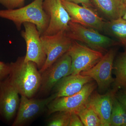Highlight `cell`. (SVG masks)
<instances>
[{"instance_id":"obj_1","label":"cell","mask_w":126,"mask_h":126,"mask_svg":"<svg viewBox=\"0 0 126 126\" xmlns=\"http://www.w3.org/2000/svg\"><path fill=\"white\" fill-rule=\"evenodd\" d=\"M8 79L20 95L34 97L38 92L41 75L37 65L31 61H25L24 56L19 57L10 63Z\"/></svg>"},{"instance_id":"obj_2","label":"cell","mask_w":126,"mask_h":126,"mask_svg":"<svg viewBox=\"0 0 126 126\" xmlns=\"http://www.w3.org/2000/svg\"><path fill=\"white\" fill-rule=\"evenodd\" d=\"M43 0H34L29 4L17 9L0 10V18L11 21L18 30L24 23L33 24L42 35L48 28L50 20L43 9Z\"/></svg>"},{"instance_id":"obj_3","label":"cell","mask_w":126,"mask_h":126,"mask_svg":"<svg viewBox=\"0 0 126 126\" xmlns=\"http://www.w3.org/2000/svg\"><path fill=\"white\" fill-rule=\"evenodd\" d=\"M98 31L70 21L65 32L72 40L82 43L102 52L107 51L108 49L119 44L116 41L102 34Z\"/></svg>"},{"instance_id":"obj_4","label":"cell","mask_w":126,"mask_h":126,"mask_svg":"<svg viewBox=\"0 0 126 126\" xmlns=\"http://www.w3.org/2000/svg\"><path fill=\"white\" fill-rule=\"evenodd\" d=\"M96 87L94 83L90 82L85 84L79 92L75 94L54 99L47 106V114L50 115L54 113L61 111L76 113L86 105L89 98Z\"/></svg>"},{"instance_id":"obj_5","label":"cell","mask_w":126,"mask_h":126,"mask_svg":"<svg viewBox=\"0 0 126 126\" xmlns=\"http://www.w3.org/2000/svg\"><path fill=\"white\" fill-rule=\"evenodd\" d=\"M67 53L72 59V75L79 74L90 69L103 56L102 52L73 40Z\"/></svg>"},{"instance_id":"obj_6","label":"cell","mask_w":126,"mask_h":126,"mask_svg":"<svg viewBox=\"0 0 126 126\" xmlns=\"http://www.w3.org/2000/svg\"><path fill=\"white\" fill-rule=\"evenodd\" d=\"M56 97L52 94L43 98H29L21 95L20 103L12 126H23L30 123L47 110V106Z\"/></svg>"},{"instance_id":"obj_7","label":"cell","mask_w":126,"mask_h":126,"mask_svg":"<svg viewBox=\"0 0 126 126\" xmlns=\"http://www.w3.org/2000/svg\"><path fill=\"white\" fill-rule=\"evenodd\" d=\"M71 64V57L67 52L41 73V83L38 95L47 96L60 80L70 75Z\"/></svg>"},{"instance_id":"obj_8","label":"cell","mask_w":126,"mask_h":126,"mask_svg":"<svg viewBox=\"0 0 126 126\" xmlns=\"http://www.w3.org/2000/svg\"><path fill=\"white\" fill-rule=\"evenodd\" d=\"M24 30L21 35L24 39L26 46V53L24 56L25 61L35 63L39 70L44 66L46 59L41 35L36 25L30 23L23 24Z\"/></svg>"},{"instance_id":"obj_9","label":"cell","mask_w":126,"mask_h":126,"mask_svg":"<svg viewBox=\"0 0 126 126\" xmlns=\"http://www.w3.org/2000/svg\"><path fill=\"white\" fill-rule=\"evenodd\" d=\"M41 38L46 55L45 63L39 70L41 73L68 52L73 40L67 36L65 31L53 35H41Z\"/></svg>"},{"instance_id":"obj_10","label":"cell","mask_w":126,"mask_h":126,"mask_svg":"<svg viewBox=\"0 0 126 126\" xmlns=\"http://www.w3.org/2000/svg\"><path fill=\"white\" fill-rule=\"evenodd\" d=\"M116 53L115 49H111L94 66L88 70L81 72L80 74L94 79L101 92L107 90L114 81L112 72Z\"/></svg>"},{"instance_id":"obj_11","label":"cell","mask_w":126,"mask_h":126,"mask_svg":"<svg viewBox=\"0 0 126 126\" xmlns=\"http://www.w3.org/2000/svg\"><path fill=\"white\" fill-rule=\"evenodd\" d=\"M43 6L50 20L48 28L42 35H53L65 31L71 18L61 0H44Z\"/></svg>"},{"instance_id":"obj_12","label":"cell","mask_w":126,"mask_h":126,"mask_svg":"<svg viewBox=\"0 0 126 126\" xmlns=\"http://www.w3.org/2000/svg\"><path fill=\"white\" fill-rule=\"evenodd\" d=\"M71 21L98 31H103L104 21L93 8L61 0Z\"/></svg>"},{"instance_id":"obj_13","label":"cell","mask_w":126,"mask_h":126,"mask_svg":"<svg viewBox=\"0 0 126 126\" xmlns=\"http://www.w3.org/2000/svg\"><path fill=\"white\" fill-rule=\"evenodd\" d=\"M19 94L8 77L0 81V119L6 123L14 121L16 117L20 103Z\"/></svg>"},{"instance_id":"obj_14","label":"cell","mask_w":126,"mask_h":126,"mask_svg":"<svg viewBox=\"0 0 126 126\" xmlns=\"http://www.w3.org/2000/svg\"><path fill=\"white\" fill-rule=\"evenodd\" d=\"M116 92L113 89L104 94L94 92L91 94L88 99L87 105L96 113L102 126H110L113 100Z\"/></svg>"},{"instance_id":"obj_15","label":"cell","mask_w":126,"mask_h":126,"mask_svg":"<svg viewBox=\"0 0 126 126\" xmlns=\"http://www.w3.org/2000/svg\"><path fill=\"white\" fill-rule=\"evenodd\" d=\"M93 80L88 76L70 74L57 83L52 89V94L55 95L56 98L71 96L79 92L85 84Z\"/></svg>"},{"instance_id":"obj_16","label":"cell","mask_w":126,"mask_h":126,"mask_svg":"<svg viewBox=\"0 0 126 126\" xmlns=\"http://www.w3.org/2000/svg\"><path fill=\"white\" fill-rule=\"evenodd\" d=\"M92 4L109 20L122 18L126 6L122 0H90Z\"/></svg>"},{"instance_id":"obj_17","label":"cell","mask_w":126,"mask_h":126,"mask_svg":"<svg viewBox=\"0 0 126 126\" xmlns=\"http://www.w3.org/2000/svg\"><path fill=\"white\" fill-rule=\"evenodd\" d=\"M103 31L126 46V20L121 18L105 22Z\"/></svg>"},{"instance_id":"obj_18","label":"cell","mask_w":126,"mask_h":126,"mask_svg":"<svg viewBox=\"0 0 126 126\" xmlns=\"http://www.w3.org/2000/svg\"><path fill=\"white\" fill-rule=\"evenodd\" d=\"M113 69L116 78L114 79L115 88L126 89V50L120 55L113 63Z\"/></svg>"},{"instance_id":"obj_19","label":"cell","mask_w":126,"mask_h":126,"mask_svg":"<svg viewBox=\"0 0 126 126\" xmlns=\"http://www.w3.org/2000/svg\"><path fill=\"white\" fill-rule=\"evenodd\" d=\"M110 126H126V109L115 96L113 98Z\"/></svg>"},{"instance_id":"obj_20","label":"cell","mask_w":126,"mask_h":126,"mask_svg":"<svg viewBox=\"0 0 126 126\" xmlns=\"http://www.w3.org/2000/svg\"><path fill=\"white\" fill-rule=\"evenodd\" d=\"M77 114L84 126H102L101 122L95 111L86 104Z\"/></svg>"},{"instance_id":"obj_21","label":"cell","mask_w":126,"mask_h":126,"mask_svg":"<svg viewBox=\"0 0 126 126\" xmlns=\"http://www.w3.org/2000/svg\"><path fill=\"white\" fill-rule=\"evenodd\" d=\"M71 113L65 111L54 113L51 114L52 116L47 120L46 125L48 126H69Z\"/></svg>"},{"instance_id":"obj_22","label":"cell","mask_w":126,"mask_h":126,"mask_svg":"<svg viewBox=\"0 0 126 126\" xmlns=\"http://www.w3.org/2000/svg\"><path fill=\"white\" fill-rule=\"evenodd\" d=\"M25 0H0V4L7 9H14L25 6Z\"/></svg>"},{"instance_id":"obj_23","label":"cell","mask_w":126,"mask_h":126,"mask_svg":"<svg viewBox=\"0 0 126 126\" xmlns=\"http://www.w3.org/2000/svg\"><path fill=\"white\" fill-rule=\"evenodd\" d=\"M10 73V63H6L0 61V81L7 78Z\"/></svg>"},{"instance_id":"obj_24","label":"cell","mask_w":126,"mask_h":126,"mask_svg":"<svg viewBox=\"0 0 126 126\" xmlns=\"http://www.w3.org/2000/svg\"><path fill=\"white\" fill-rule=\"evenodd\" d=\"M82 121L78 116L74 113H71L69 126H83Z\"/></svg>"},{"instance_id":"obj_25","label":"cell","mask_w":126,"mask_h":126,"mask_svg":"<svg viewBox=\"0 0 126 126\" xmlns=\"http://www.w3.org/2000/svg\"><path fill=\"white\" fill-rule=\"evenodd\" d=\"M66 1L73 2L75 4H81L82 6L93 9L94 6L90 0H64Z\"/></svg>"},{"instance_id":"obj_26","label":"cell","mask_w":126,"mask_h":126,"mask_svg":"<svg viewBox=\"0 0 126 126\" xmlns=\"http://www.w3.org/2000/svg\"><path fill=\"white\" fill-rule=\"evenodd\" d=\"M115 96L126 109V91L118 93L117 94H115Z\"/></svg>"},{"instance_id":"obj_27","label":"cell","mask_w":126,"mask_h":126,"mask_svg":"<svg viewBox=\"0 0 126 126\" xmlns=\"http://www.w3.org/2000/svg\"><path fill=\"white\" fill-rule=\"evenodd\" d=\"M122 18L126 20V7L125 12H124V15H123V16L122 17Z\"/></svg>"},{"instance_id":"obj_28","label":"cell","mask_w":126,"mask_h":126,"mask_svg":"<svg viewBox=\"0 0 126 126\" xmlns=\"http://www.w3.org/2000/svg\"><path fill=\"white\" fill-rule=\"evenodd\" d=\"M124 4L126 6V0H122Z\"/></svg>"}]
</instances>
